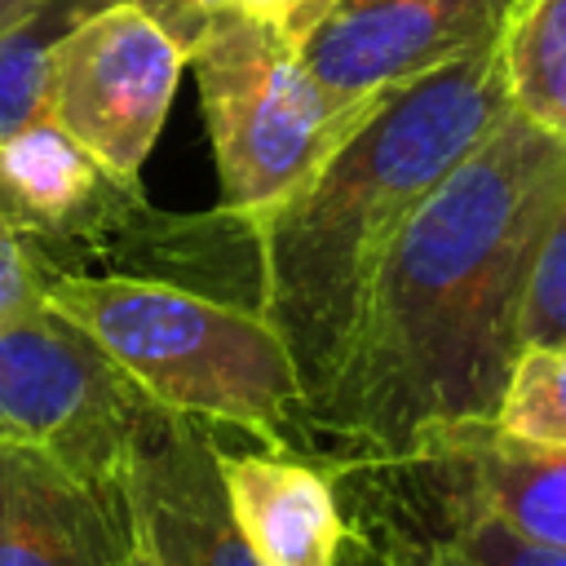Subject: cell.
<instances>
[{
    "label": "cell",
    "mask_w": 566,
    "mask_h": 566,
    "mask_svg": "<svg viewBox=\"0 0 566 566\" xmlns=\"http://www.w3.org/2000/svg\"><path fill=\"white\" fill-rule=\"evenodd\" d=\"M562 190L566 142L513 111L433 186L385 252L336 380L301 416L310 460H394L429 433L495 420Z\"/></svg>",
    "instance_id": "obj_1"
},
{
    "label": "cell",
    "mask_w": 566,
    "mask_h": 566,
    "mask_svg": "<svg viewBox=\"0 0 566 566\" xmlns=\"http://www.w3.org/2000/svg\"><path fill=\"white\" fill-rule=\"evenodd\" d=\"M509 111L495 40L389 93L310 186L261 226L256 310L296 363L305 407L336 380L398 230Z\"/></svg>",
    "instance_id": "obj_2"
},
{
    "label": "cell",
    "mask_w": 566,
    "mask_h": 566,
    "mask_svg": "<svg viewBox=\"0 0 566 566\" xmlns=\"http://www.w3.org/2000/svg\"><path fill=\"white\" fill-rule=\"evenodd\" d=\"M44 305L84 332L146 402L203 429L252 433L265 451L305 455L296 363L252 301L150 274L80 270L53 274Z\"/></svg>",
    "instance_id": "obj_3"
},
{
    "label": "cell",
    "mask_w": 566,
    "mask_h": 566,
    "mask_svg": "<svg viewBox=\"0 0 566 566\" xmlns=\"http://www.w3.org/2000/svg\"><path fill=\"white\" fill-rule=\"evenodd\" d=\"M190 71L217 155L221 208L252 239L385 102L336 97L292 35L243 9L208 18L190 44Z\"/></svg>",
    "instance_id": "obj_4"
},
{
    "label": "cell",
    "mask_w": 566,
    "mask_h": 566,
    "mask_svg": "<svg viewBox=\"0 0 566 566\" xmlns=\"http://www.w3.org/2000/svg\"><path fill=\"white\" fill-rule=\"evenodd\" d=\"M155 402L49 305L0 332V447H35L106 495H128L133 442Z\"/></svg>",
    "instance_id": "obj_5"
},
{
    "label": "cell",
    "mask_w": 566,
    "mask_h": 566,
    "mask_svg": "<svg viewBox=\"0 0 566 566\" xmlns=\"http://www.w3.org/2000/svg\"><path fill=\"white\" fill-rule=\"evenodd\" d=\"M186 44L137 4H102L66 22L49 49L44 115L102 168L142 181L181 71Z\"/></svg>",
    "instance_id": "obj_6"
},
{
    "label": "cell",
    "mask_w": 566,
    "mask_h": 566,
    "mask_svg": "<svg viewBox=\"0 0 566 566\" xmlns=\"http://www.w3.org/2000/svg\"><path fill=\"white\" fill-rule=\"evenodd\" d=\"M0 217L57 274H80L88 270L84 261L115 256L142 239L159 248L181 226V217L146 203L142 181L102 168L49 115L0 142Z\"/></svg>",
    "instance_id": "obj_7"
},
{
    "label": "cell",
    "mask_w": 566,
    "mask_h": 566,
    "mask_svg": "<svg viewBox=\"0 0 566 566\" xmlns=\"http://www.w3.org/2000/svg\"><path fill=\"white\" fill-rule=\"evenodd\" d=\"M517 4L522 0H340L305 40V62L345 102L389 97L495 44Z\"/></svg>",
    "instance_id": "obj_8"
},
{
    "label": "cell",
    "mask_w": 566,
    "mask_h": 566,
    "mask_svg": "<svg viewBox=\"0 0 566 566\" xmlns=\"http://www.w3.org/2000/svg\"><path fill=\"white\" fill-rule=\"evenodd\" d=\"M128 509L146 566H261L230 513L217 438L199 420L146 411L128 464Z\"/></svg>",
    "instance_id": "obj_9"
},
{
    "label": "cell",
    "mask_w": 566,
    "mask_h": 566,
    "mask_svg": "<svg viewBox=\"0 0 566 566\" xmlns=\"http://www.w3.org/2000/svg\"><path fill=\"white\" fill-rule=\"evenodd\" d=\"M128 495H106L35 447H0V566H128Z\"/></svg>",
    "instance_id": "obj_10"
},
{
    "label": "cell",
    "mask_w": 566,
    "mask_h": 566,
    "mask_svg": "<svg viewBox=\"0 0 566 566\" xmlns=\"http://www.w3.org/2000/svg\"><path fill=\"white\" fill-rule=\"evenodd\" d=\"M230 513L261 566H340L349 517L327 464L287 451H226Z\"/></svg>",
    "instance_id": "obj_11"
},
{
    "label": "cell",
    "mask_w": 566,
    "mask_h": 566,
    "mask_svg": "<svg viewBox=\"0 0 566 566\" xmlns=\"http://www.w3.org/2000/svg\"><path fill=\"white\" fill-rule=\"evenodd\" d=\"M332 478L345 504L371 509L398 531L429 539L469 566H566L562 548L509 531L482 504H473L469 495H460L455 486H447L438 473H429L407 455L332 464Z\"/></svg>",
    "instance_id": "obj_12"
},
{
    "label": "cell",
    "mask_w": 566,
    "mask_h": 566,
    "mask_svg": "<svg viewBox=\"0 0 566 566\" xmlns=\"http://www.w3.org/2000/svg\"><path fill=\"white\" fill-rule=\"evenodd\" d=\"M402 455L482 504L509 531L566 553V447H526L491 424H464L429 433Z\"/></svg>",
    "instance_id": "obj_13"
},
{
    "label": "cell",
    "mask_w": 566,
    "mask_h": 566,
    "mask_svg": "<svg viewBox=\"0 0 566 566\" xmlns=\"http://www.w3.org/2000/svg\"><path fill=\"white\" fill-rule=\"evenodd\" d=\"M500 75L513 115L566 142V0H522L500 31Z\"/></svg>",
    "instance_id": "obj_14"
},
{
    "label": "cell",
    "mask_w": 566,
    "mask_h": 566,
    "mask_svg": "<svg viewBox=\"0 0 566 566\" xmlns=\"http://www.w3.org/2000/svg\"><path fill=\"white\" fill-rule=\"evenodd\" d=\"M491 429L526 447H566V345L517 349Z\"/></svg>",
    "instance_id": "obj_15"
},
{
    "label": "cell",
    "mask_w": 566,
    "mask_h": 566,
    "mask_svg": "<svg viewBox=\"0 0 566 566\" xmlns=\"http://www.w3.org/2000/svg\"><path fill=\"white\" fill-rule=\"evenodd\" d=\"M75 13L66 0H49L35 18L0 35V142L49 106V49Z\"/></svg>",
    "instance_id": "obj_16"
},
{
    "label": "cell",
    "mask_w": 566,
    "mask_h": 566,
    "mask_svg": "<svg viewBox=\"0 0 566 566\" xmlns=\"http://www.w3.org/2000/svg\"><path fill=\"white\" fill-rule=\"evenodd\" d=\"M522 345H566V190L531 261L522 301Z\"/></svg>",
    "instance_id": "obj_17"
},
{
    "label": "cell",
    "mask_w": 566,
    "mask_h": 566,
    "mask_svg": "<svg viewBox=\"0 0 566 566\" xmlns=\"http://www.w3.org/2000/svg\"><path fill=\"white\" fill-rule=\"evenodd\" d=\"M345 504V500H340ZM345 517H349V539H345V553H340V566H469L460 562L455 553L429 544V539H416L407 531H398L394 522H385L380 513L371 509H358V504H345Z\"/></svg>",
    "instance_id": "obj_18"
},
{
    "label": "cell",
    "mask_w": 566,
    "mask_h": 566,
    "mask_svg": "<svg viewBox=\"0 0 566 566\" xmlns=\"http://www.w3.org/2000/svg\"><path fill=\"white\" fill-rule=\"evenodd\" d=\"M57 270L0 217V332L44 310V287Z\"/></svg>",
    "instance_id": "obj_19"
},
{
    "label": "cell",
    "mask_w": 566,
    "mask_h": 566,
    "mask_svg": "<svg viewBox=\"0 0 566 566\" xmlns=\"http://www.w3.org/2000/svg\"><path fill=\"white\" fill-rule=\"evenodd\" d=\"M102 4H137V9H146L150 18H159L181 44H186V53H190V44H195V35L208 27V18L217 13V9H226L230 0H66V9L80 18V13H88V9H102Z\"/></svg>",
    "instance_id": "obj_20"
},
{
    "label": "cell",
    "mask_w": 566,
    "mask_h": 566,
    "mask_svg": "<svg viewBox=\"0 0 566 566\" xmlns=\"http://www.w3.org/2000/svg\"><path fill=\"white\" fill-rule=\"evenodd\" d=\"M336 4H340V0H230L226 9L256 13V18L274 22L283 35H292V40L305 49V40L327 22V13H332Z\"/></svg>",
    "instance_id": "obj_21"
},
{
    "label": "cell",
    "mask_w": 566,
    "mask_h": 566,
    "mask_svg": "<svg viewBox=\"0 0 566 566\" xmlns=\"http://www.w3.org/2000/svg\"><path fill=\"white\" fill-rule=\"evenodd\" d=\"M44 4L49 0H0V35L13 31V27H22L27 18H35Z\"/></svg>",
    "instance_id": "obj_22"
},
{
    "label": "cell",
    "mask_w": 566,
    "mask_h": 566,
    "mask_svg": "<svg viewBox=\"0 0 566 566\" xmlns=\"http://www.w3.org/2000/svg\"><path fill=\"white\" fill-rule=\"evenodd\" d=\"M128 566H146V557H142V548H133V557H128Z\"/></svg>",
    "instance_id": "obj_23"
}]
</instances>
